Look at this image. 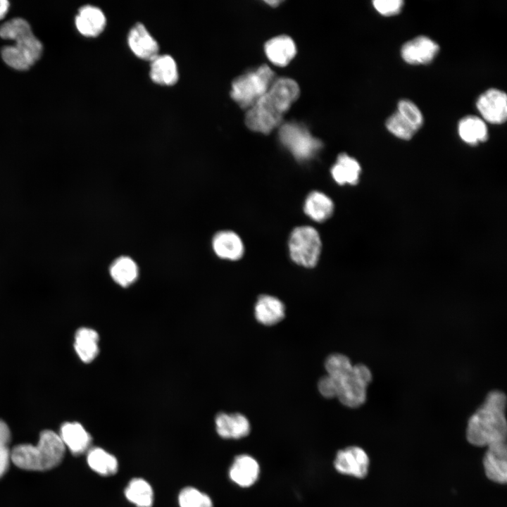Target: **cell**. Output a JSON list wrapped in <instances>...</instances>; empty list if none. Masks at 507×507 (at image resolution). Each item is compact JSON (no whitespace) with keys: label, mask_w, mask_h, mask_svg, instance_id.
<instances>
[{"label":"cell","mask_w":507,"mask_h":507,"mask_svg":"<svg viewBox=\"0 0 507 507\" xmlns=\"http://www.w3.org/2000/svg\"><path fill=\"white\" fill-rule=\"evenodd\" d=\"M299 95L298 84L281 77L248 109L245 123L252 131L268 134L281 124L283 116Z\"/></svg>","instance_id":"obj_1"},{"label":"cell","mask_w":507,"mask_h":507,"mask_svg":"<svg viewBox=\"0 0 507 507\" xmlns=\"http://www.w3.org/2000/svg\"><path fill=\"white\" fill-rule=\"evenodd\" d=\"M506 395L501 391L493 390L487 395L468 420L466 437L471 444L488 447L506 443Z\"/></svg>","instance_id":"obj_2"},{"label":"cell","mask_w":507,"mask_h":507,"mask_svg":"<svg viewBox=\"0 0 507 507\" xmlns=\"http://www.w3.org/2000/svg\"><path fill=\"white\" fill-rule=\"evenodd\" d=\"M325 368L336 387V397L343 405L355 408L365 402L366 389L372 380L366 365H353L346 356L332 353L327 357Z\"/></svg>","instance_id":"obj_3"},{"label":"cell","mask_w":507,"mask_h":507,"mask_svg":"<svg viewBox=\"0 0 507 507\" xmlns=\"http://www.w3.org/2000/svg\"><path fill=\"white\" fill-rule=\"evenodd\" d=\"M65 446L59 434L51 430L40 434L36 445L20 444L11 452V461L18 468L43 471L58 465L62 461Z\"/></svg>","instance_id":"obj_4"},{"label":"cell","mask_w":507,"mask_h":507,"mask_svg":"<svg viewBox=\"0 0 507 507\" xmlns=\"http://www.w3.org/2000/svg\"><path fill=\"white\" fill-rule=\"evenodd\" d=\"M274 77V71L263 64L232 82L231 97L240 107L249 108L268 90Z\"/></svg>","instance_id":"obj_5"},{"label":"cell","mask_w":507,"mask_h":507,"mask_svg":"<svg viewBox=\"0 0 507 507\" xmlns=\"http://www.w3.org/2000/svg\"><path fill=\"white\" fill-rule=\"evenodd\" d=\"M279 138L283 146L300 161L313 158L323 146L320 140L313 137L305 126L294 122L280 126Z\"/></svg>","instance_id":"obj_6"},{"label":"cell","mask_w":507,"mask_h":507,"mask_svg":"<svg viewBox=\"0 0 507 507\" xmlns=\"http://www.w3.org/2000/svg\"><path fill=\"white\" fill-rule=\"evenodd\" d=\"M289 251L292 260L296 264L314 267L321 251V241L317 230L310 226L296 227L289 237Z\"/></svg>","instance_id":"obj_7"},{"label":"cell","mask_w":507,"mask_h":507,"mask_svg":"<svg viewBox=\"0 0 507 507\" xmlns=\"http://www.w3.org/2000/svg\"><path fill=\"white\" fill-rule=\"evenodd\" d=\"M476 106L483 120L492 124L503 123L507 118V98L504 92L491 88L480 95Z\"/></svg>","instance_id":"obj_8"},{"label":"cell","mask_w":507,"mask_h":507,"mask_svg":"<svg viewBox=\"0 0 507 507\" xmlns=\"http://www.w3.org/2000/svg\"><path fill=\"white\" fill-rule=\"evenodd\" d=\"M334 465L342 474L363 478L368 473L369 458L361 448L349 446L337 452Z\"/></svg>","instance_id":"obj_9"},{"label":"cell","mask_w":507,"mask_h":507,"mask_svg":"<svg viewBox=\"0 0 507 507\" xmlns=\"http://www.w3.org/2000/svg\"><path fill=\"white\" fill-rule=\"evenodd\" d=\"M439 49L437 43L427 36L420 35L406 42L401 47V55L409 64H427L434 59Z\"/></svg>","instance_id":"obj_10"},{"label":"cell","mask_w":507,"mask_h":507,"mask_svg":"<svg viewBox=\"0 0 507 507\" xmlns=\"http://www.w3.org/2000/svg\"><path fill=\"white\" fill-rule=\"evenodd\" d=\"M483 464L486 475L490 480L505 484L507 480L506 443L488 446Z\"/></svg>","instance_id":"obj_11"},{"label":"cell","mask_w":507,"mask_h":507,"mask_svg":"<svg viewBox=\"0 0 507 507\" xmlns=\"http://www.w3.org/2000/svg\"><path fill=\"white\" fill-rule=\"evenodd\" d=\"M215 430L224 439H240L247 436L251 430L248 419L239 413H219L215 418Z\"/></svg>","instance_id":"obj_12"},{"label":"cell","mask_w":507,"mask_h":507,"mask_svg":"<svg viewBox=\"0 0 507 507\" xmlns=\"http://www.w3.org/2000/svg\"><path fill=\"white\" fill-rule=\"evenodd\" d=\"M127 41L132 52L142 59L151 61L158 55L159 48L157 42L140 23L132 27Z\"/></svg>","instance_id":"obj_13"},{"label":"cell","mask_w":507,"mask_h":507,"mask_svg":"<svg viewBox=\"0 0 507 507\" xmlns=\"http://www.w3.org/2000/svg\"><path fill=\"white\" fill-rule=\"evenodd\" d=\"M260 468L258 462L249 455L235 457L229 470L230 480L242 487L253 485L258 478Z\"/></svg>","instance_id":"obj_14"},{"label":"cell","mask_w":507,"mask_h":507,"mask_svg":"<svg viewBox=\"0 0 507 507\" xmlns=\"http://www.w3.org/2000/svg\"><path fill=\"white\" fill-rule=\"evenodd\" d=\"M106 23V17L102 11L94 6H82L75 17L77 29L86 37L99 35L104 30Z\"/></svg>","instance_id":"obj_15"},{"label":"cell","mask_w":507,"mask_h":507,"mask_svg":"<svg viewBox=\"0 0 507 507\" xmlns=\"http://www.w3.org/2000/svg\"><path fill=\"white\" fill-rule=\"evenodd\" d=\"M215 254L221 258L236 261L244 254V244L240 237L230 230L217 232L212 240Z\"/></svg>","instance_id":"obj_16"},{"label":"cell","mask_w":507,"mask_h":507,"mask_svg":"<svg viewBox=\"0 0 507 507\" xmlns=\"http://www.w3.org/2000/svg\"><path fill=\"white\" fill-rule=\"evenodd\" d=\"M285 307L277 298L270 295H261L254 307L256 319L261 324L271 326L284 317Z\"/></svg>","instance_id":"obj_17"},{"label":"cell","mask_w":507,"mask_h":507,"mask_svg":"<svg viewBox=\"0 0 507 507\" xmlns=\"http://www.w3.org/2000/svg\"><path fill=\"white\" fill-rule=\"evenodd\" d=\"M265 52L273 64L283 67L294 57L296 48L292 38L287 35H280L265 43Z\"/></svg>","instance_id":"obj_18"},{"label":"cell","mask_w":507,"mask_h":507,"mask_svg":"<svg viewBox=\"0 0 507 507\" xmlns=\"http://www.w3.org/2000/svg\"><path fill=\"white\" fill-rule=\"evenodd\" d=\"M63 444L75 455H79L88 449L92 437L86 430L77 423H65L59 434Z\"/></svg>","instance_id":"obj_19"},{"label":"cell","mask_w":507,"mask_h":507,"mask_svg":"<svg viewBox=\"0 0 507 507\" xmlns=\"http://www.w3.org/2000/svg\"><path fill=\"white\" fill-rule=\"evenodd\" d=\"M149 75L156 83L173 85L178 80V72L175 60L169 55H157L151 61Z\"/></svg>","instance_id":"obj_20"},{"label":"cell","mask_w":507,"mask_h":507,"mask_svg":"<svg viewBox=\"0 0 507 507\" xmlns=\"http://www.w3.org/2000/svg\"><path fill=\"white\" fill-rule=\"evenodd\" d=\"M303 211L312 220L321 223L332 215L334 204L324 193L313 191L307 196Z\"/></svg>","instance_id":"obj_21"},{"label":"cell","mask_w":507,"mask_h":507,"mask_svg":"<svg viewBox=\"0 0 507 507\" xmlns=\"http://www.w3.org/2000/svg\"><path fill=\"white\" fill-rule=\"evenodd\" d=\"M361 170V166L356 159L346 154H341L331 168V174L339 184H356L358 182Z\"/></svg>","instance_id":"obj_22"},{"label":"cell","mask_w":507,"mask_h":507,"mask_svg":"<svg viewBox=\"0 0 507 507\" xmlns=\"http://www.w3.org/2000/svg\"><path fill=\"white\" fill-rule=\"evenodd\" d=\"M458 131L461 139L471 145L485 142L488 137L484 120L475 115H467L461 118L458 125Z\"/></svg>","instance_id":"obj_23"},{"label":"cell","mask_w":507,"mask_h":507,"mask_svg":"<svg viewBox=\"0 0 507 507\" xmlns=\"http://www.w3.org/2000/svg\"><path fill=\"white\" fill-rule=\"evenodd\" d=\"M99 335L90 328H80L75 334V349L80 358L84 363L93 361L98 354Z\"/></svg>","instance_id":"obj_24"},{"label":"cell","mask_w":507,"mask_h":507,"mask_svg":"<svg viewBox=\"0 0 507 507\" xmlns=\"http://www.w3.org/2000/svg\"><path fill=\"white\" fill-rule=\"evenodd\" d=\"M87 461L92 470L102 476H111L118 470L117 458L100 447H94L88 451Z\"/></svg>","instance_id":"obj_25"},{"label":"cell","mask_w":507,"mask_h":507,"mask_svg":"<svg viewBox=\"0 0 507 507\" xmlns=\"http://www.w3.org/2000/svg\"><path fill=\"white\" fill-rule=\"evenodd\" d=\"M126 499L137 507H151L154 491L151 484L142 478L132 479L125 489Z\"/></svg>","instance_id":"obj_26"},{"label":"cell","mask_w":507,"mask_h":507,"mask_svg":"<svg viewBox=\"0 0 507 507\" xmlns=\"http://www.w3.org/2000/svg\"><path fill=\"white\" fill-rule=\"evenodd\" d=\"M109 273L112 279L119 285L125 287L132 284L138 277V267L128 256L117 258L111 265Z\"/></svg>","instance_id":"obj_27"},{"label":"cell","mask_w":507,"mask_h":507,"mask_svg":"<svg viewBox=\"0 0 507 507\" xmlns=\"http://www.w3.org/2000/svg\"><path fill=\"white\" fill-rule=\"evenodd\" d=\"M177 500L180 507H213L210 496L193 487L181 489Z\"/></svg>","instance_id":"obj_28"},{"label":"cell","mask_w":507,"mask_h":507,"mask_svg":"<svg viewBox=\"0 0 507 507\" xmlns=\"http://www.w3.org/2000/svg\"><path fill=\"white\" fill-rule=\"evenodd\" d=\"M32 34L27 21L20 18L11 19L0 26V37L15 42Z\"/></svg>","instance_id":"obj_29"},{"label":"cell","mask_w":507,"mask_h":507,"mask_svg":"<svg viewBox=\"0 0 507 507\" xmlns=\"http://www.w3.org/2000/svg\"><path fill=\"white\" fill-rule=\"evenodd\" d=\"M385 125L392 134L405 140L411 139L417 131L398 111L387 118Z\"/></svg>","instance_id":"obj_30"},{"label":"cell","mask_w":507,"mask_h":507,"mask_svg":"<svg viewBox=\"0 0 507 507\" xmlns=\"http://www.w3.org/2000/svg\"><path fill=\"white\" fill-rule=\"evenodd\" d=\"M4 61L10 67L18 70H26L34 63L15 45L5 46L1 50Z\"/></svg>","instance_id":"obj_31"},{"label":"cell","mask_w":507,"mask_h":507,"mask_svg":"<svg viewBox=\"0 0 507 507\" xmlns=\"http://www.w3.org/2000/svg\"><path fill=\"white\" fill-rule=\"evenodd\" d=\"M11 432L7 425L0 420V477L6 472L11 461V452L8 444Z\"/></svg>","instance_id":"obj_32"},{"label":"cell","mask_w":507,"mask_h":507,"mask_svg":"<svg viewBox=\"0 0 507 507\" xmlns=\"http://www.w3.org/2000/svg\"><path fill=\"white\" fill-rule=\"evenodd\" d=\"M397 111L418 130L423 123V116L418 107L408 99L400 100Z\"/></svg>","instance_id":"obj_33"},{"label":"cell","mask_w":507,"mask_h":507,"mask_svg":"<svg viewBox=\"0 0 507 507\" xmlns=\"http://www.w3.org/2000/svg\"><path fill=\"white\" fill-rule=\"evenodd\" d=\"M373 6L380 14L386 16L399 13L403 4L402 0H375Z\"/></svg>","instance_id":"obj_34"},{"label":"cell","mask_w":507,"mask_h":507,"mask_svg":"<svg viewBox=\"0 0 507 507\" xmlns=\"http://www.w3.org/2000/svg\"><path fill=\"white\" fill-rule=\"evenodd\" d=\"M318 389L322 396L327 399L337 396L336 387L332 379L327 375L322 377L318 382Z\"/></svg>","instance_id":"obj_35"},{"label":"cell","mask_w":507,"mask_h":507,"mask_svg":"<svg viewBox=\"0 0 507 507\" xmlns=\"http://www.w3.org/2000/svg\"><path fill=\"white\" fill-rule=\"evenodd\" d=\"M9 2L6 0H0V20L2 19L8 12Z\"/></svg>","instance_id":"obj_36"},{"label":"cell","mask_w":507,"mask_h":507,"mask_svg":"<svg viewBox=\"0 0 507 507\" xmlns=\"http://www.w3.org/2000/svg\"><path fill=\"white\" fill-rule=\"evenodd\" d=\"M266 2L269 4H270L271 6H275V5L277 6L279 3H280V1L271 0V1H266Z\"/></svg>","instance_id":"obj_37"}]
</instances>
